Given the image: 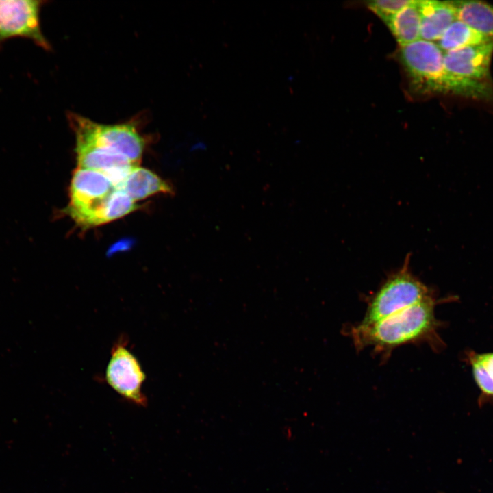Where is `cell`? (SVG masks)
Segmentation results:
<instances>
[{"label":"cell","instance_id":"obj_1","mask_svg":"<svg viewBox=\"0 0 493 493\" xmlns=\"http://www.w3.org/2000/svg\"><path fill=\"white\" fill-rule=\"evenodd\" d=\"M438 301L433 295L379 321L359 323L350 329L351 338L357 351L372 348L383 356L408 344L427 343L438 351L444 345L438 333L442 323L435 314Z\"/></svg>","mask_w":493,"mask_h":493},{"label":"cell","instance_id":"obj_2","mask_svg":"<svg viewBox=\"0 0 493 493\" xmlns=\"http://www.w3.org/2000/svg\"><path fill=\"white\" fill-rule=\"evenodd\" d=\"M492 55L493 41L444 53L448 92L476 99H492Z\"/></svg>","mask_w":493,"mask_h":493},{"label":"cell","instance_id":"obj_3","mask_svg":"<svg viewBox=\"0 0 493 493\" xmlns=\"http://www.w3.org/2000/svg\"><path fill=\"white\" fill-rule=\"evenodd\" d=\"M407 255L403 265L390 273L368 303L361 324L383 320L428 297L433 292L414 275Z\"/></svg>","mask_w":493,"mask_h":493},{"label":"cell","instance_id":"obj_4","mask_svg":"<svg viewBox=\"0 0 493 493\" xmlns=\"http://www.w3.org/2000/svg\"><path fill=\"white\" fill-rule=\"evenodd\" d=\"M116 189L103 174L77 168L71 179L66 213L84 228L102 225L107 203Z\"/></svg>","mask_w":493,"mask_h":493},{"label":"cell","instance_id":"obj_5","mask_svg":"<svg viewBox=\"0 0 493 493\" xmlns=\"http://www.w3.org/2000/svg\"><path fill=\"white\" fill-rule=\"evenodd\" d=\"M400 59L412 86L422 93L448 92L444 52L422 39L401 47Z\"/></svg>","mask_w":493,"mask_h":493},{"label":"cell","instance_id":"obj_6","mask_svg":"<svg viewBox=\"0 0 493 493\" xmlns=\"http://www.w3.org/2000/svg\"><path fill=\"white\" fill-rule=\"evenodd\" d=\"M69 121L76 138L116 152L138 165L145 143L131 123L104 125L75 114L69 115Z\"/></svg>","mask_w":493,"mask_h":493},{"label":"cell","instance_id":"obj_7","mask_svg":"<svg viewBox=\"0 0 493 493\" xmlns=\"http://www.w3.org/2000/svg\"><path fill=\"white\" fill-rule=\"evenodd\" d=\"M44 3L39 0H0V49L4 42L14 38L29 39L45 50L51 49L41 29Z\"/></svg>","mask_w":493,"mask_h":493},{"label":"cell","instance_id":"obj_8","mask_svg":"<svg viewBox=\"0 0 493 493\" xmlns=\"http://www.w3.org/2000/svg\"><path fill=\"white\" fill-rule=\"evenodd\" d=\"M106 366L107 383L118 394L138 405H145L147 398L142 392L146 375L142 366L128 347V340L122 336L111 349Z\"/></svg>","mask_w":493,"mask_h":493},{"label":"cell","instance_id":"obj_9","mask_svg":"<svg viewBox=\"0 0 493 493\" xmlns=\"http://www.w3.org/2000/svg\"><path fill=\"white\" fill-rule=\"evenodd\" d=\"M75 151L77 168L103 174L117 188L138 166L125 156L84 140L76 139Z\"/></svg>","mask_w":493,"mask_h":493},{"label":"cell","instance_id":"obj_10","mask_svg":"<svg viewBox=\"0 0 493 493\" xmlns=\"http://www.w3.org/2000/svg\"><path fill=\"white\" fill-rule=\"evenodd\" d=\"M420 16V39L437 42L457 19L455 1H418Z\"/></svg>","mask_w":493,"mask_h":493},{"label":"cell","instance_id":"obj_11","mask_svg":"<svg viewBox=\"0 0 493 493\" xmlns=\"http://www.w3.org/2000/svg\"><path fill=\"white\" fill-rule=\"evenodd\" d=\"M118 189L134 201L157 193L174 194L173 186L152 171L136 166L127 175Z\"/></svg>","mask_w":493,"mask_h":493},{"label":"cell","instance_id":"obj_12","mask_svg":"<svg viewBox=\"0 0 493 493\" xmlns=\"http://www.w3.org/2000/svg\"><path fill=\"white\" fill-rule=\"evenodd\" d=\"M457 19L493 41V5L480 1H457Z\"/></svg>","mask_w":493,"mask_h":493},{"label":"cell","instance_id":"obj_13","mask_svg":"<svg viewBox=\"0 0 493 493\" xmlns=\"http://www.w3.org/2000/svg\"><path fill=\"white\" fill-rule=\"evenodd\" d=\"M388 27L401 47L420 40V16L418 1H411L401 9L390 21Z\"/></svg>","mask_w":493,"mask_h":493},{"label":"cell","instance_id":"obj_14","mask_svg":"<svg viewBox=\"0 0 493 493\" xmlns=\"http://www.w3.org/2000/svg\"><path fill=\"white\" fill-rule=\"evenodd\" d=\"M465 361L470 366L474 380L480 391L479 401L493 400V352L465 353Z\"/></svg>","mask_w":493,"mask_h":493},{"label":"cell","instance_id":"obj_15","mask_svg":"<svg viewBox=\"0 0 493 493\" xmlns=\"http://www.w3.org/2000/svg\"><path fill=\"white\" fill-rule=\"evenodd\" d=\"M490 41L492 40L466 23L456 19L435 43L444 53H446Z\"/></svg>","mask_w":493,"mask_h":493},{"label":"cell","instance_id":"obj_16","mask_svg":"<svg viewBox=\"0 0 493 493\" xmlns=\"http://www.w3.org/2000/svg\"><path fill=\"white\" fill-rule=\"evenodd\" d=\"M410 2L407 0H377L368 1L367 5L388 25L393 17Z\"/></svg>","mask_w":493,"mask_h":493}]
</instances>
